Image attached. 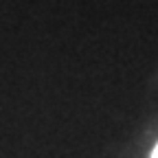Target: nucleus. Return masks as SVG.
<instances>
[{
    "mask_svg": "<svg viewBox=\"0 0 158 158\" xmlns=\"http://www.w3.org/2000/svg\"><path fill=\"white\" fill-rule=\"evenodd\" d=\"M152 158H158V145L154 147V154H152Z\"/></svg>",
    "mask_w": 158,
    "mask_h": 158,
    "instance_id": "1",
    "label": "nucleus"
}]
</instances>
